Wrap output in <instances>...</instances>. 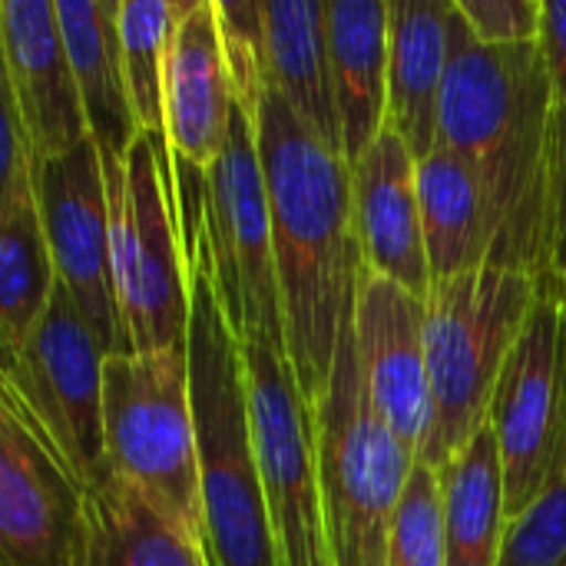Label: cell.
I'll use <instances>...</instances> for the list:
<instances>
[{
	"label": "cell",
	"mask_w": 566,
	"mask_h": 566,
	"mask_svg": "<svg viewBox=\"0 0 566 566\" xmlns=\"http://www.w3.org/2000/svg\"><path fill=\"white\" fill-rule=\"evenodd\" d=\"M438 143L451 146L484 189L494 265L527 272L541 285L560 206L557 99L541 40L484 46L454 7Z\"/></svg>",
	"instance_id": "obj_1"
},
{
	"label": "cell",
	"mask_w": 566,
	"mask_h": 566,
	"mask_svg": "<svg viewBox=\"0 0 566 566\" xmlns=\"http://www.w3.org/2000/svg\"><path fill=\"white\" fill-rule=\"evenodd\" d=\"M249 106L272 209L285 355L315 415L332 385L338 338L352 318L361 272L352 169L302 123L272 80Z\"/></svg>",
	"instance_id": "obj_2"
},
{
	"label": "cell",
	"mask_w": 566,
	"mask_h": 566,
	"mask_svg": "<svg viewBox=\"0 0 566 566\" xmlns=\"http://www.w3.org/2000/svg\"><path fill=\"white\" fill-rule=\"evenodd\" d=\"M186 352L209 560L212 566H279L252 434L242 342L229 328L212 282L199 265H192V322Z\"/></svg>",
	"instance_id": "obj_3"
},
{
	"label": "cell",
	"mask_w": 566,
	"mask_h": 566,
	"mask_svg": "<svg viewBox=\"0 0 566 566\" xmlns=\"http://www.w3.org/2000/svg\"><path fill=\"white\" fill-rule=\"evenodd\" d=\"M537 302V279L497 265L438 279L431 285V431L418 461L441 471L488 428L501 371Z\"/></svg>",
	"instance_id": "obj_4"
},
{
	"label": "cell",
	"mask_w": 566,
	"mask_h": 566,
	"mask_svg": "<svg viewBox=\"0 0 566 566\" xmlns=\"http://www.w3.org/2000/svg\"><path fill=\"white\" fill-rule=\"evenodd\" d=\"M103 159L113 232V289L126 352L186 348L192 265L186 259L172 156L139 136L126 159Z\"/></svg>",
	"instance_id": "obj_5"
},
{
	"label": "cell",
	"mask_w": 566,
	"mask_h": 566,
	"mask_svg": "<svg viewBox=\"0 0 566 566\" xmlns=\"http://www.w3.org/2000/svg\"><path fill=\"white\" fill-rule=\"evenodd\" d=\"M315 448L332 566H388L391 524L418 454L371 405L352 318L338 338L328 395L315 408Z\"/></svg>",
	"instance_id": "obj_6"
},
{
	"label": "cell",
	"mask_w": 566,
	"mask_h": 566,
	"mask_svg": "<svg viewBox=\"0 0 566 566\" xmlns=\"http://www.w3.org/2000/svg\"><path fill=\"white\" fill-rule=\"evenodd\" d=\"M109 474L206 544L189 352H113L103 365Z\"/></svg>",
	"instance_id": "obj_7"
},
{
	"label": "cell",
	"mask_w": 566,
	"mask_h": 566,
	"mask_svg": "<svg viewBox=\"0 0 566 566\" xmlns=\"http://www.w3.org/2000/svg\"><path fill=\"white\" fill-rule=\"evenodd\" d=\"M192 265L212 282L239 342H269L285 352L265 169L252 106L239 96L226 149L196 189Z\"/></svg>",
	"instance_id": "obj_8"
},
{
	"label": "cell",
	"mask_w": 566,
	"mask_h": 566,
	"mask_svg": "<svg viewBox=\"0 0 566 566\" xmlns=\"http://www.w3.org/2000/svg\"><path fill=\"white\" fill-rule=\"evenodd\" d=\"M106 348L56 282L53 302L27 348L3 358V395L23 411L46 448L96 491L109 478L103 431Z\"/></svg>",
	"instance_id": "obj_9"
},
{
	"label": "cell",
	"mask_w": 566,
	"mask_h": 566,
	"mask_svg": "<svg viewBox=\"0 0 566 566\" xmlns=\"http://www.w3.org/2000/svg\"><path fill=\"white\" fill-rule=\"evenodd\" d=\"M242 355L279 566H332L315 415L282 348L269 342H242Z\"/></svg>",
	"instance_id": "obj_10"
},
{
	"label": "cell",
	"mask_w": 566,
	"mask_h": 566,
	"mask_svg": "<svg viewBox=\"0 0 566 566\" xmlns=\"http://www.w3.org/2000/svg\"><path fill=\"white\" fill-rule=\"evenodd\" d=\"M488 424L501 448L511 524L566 464V322L547 298L501 371Z\"/></svg>",
	"instance_id": "obj_11"
},
{
	"label": "cell",
	"mask_w": 566,
	"mask_h": 566,
	"mask_svg": "<svg viewBox=\"0 0 566 566\" xmlns=\"http://www.w3.org/2000/svg\"><path fill=\"white\" fill-rule=\"evenodd\" d=\"M93 491L46 448L23 411L0 398V564L86 566Z\"/></svg>",
	"instance_id": "obj_12"
},
{
	"label": "cell",
	"mask_w": 566,
	"mask_h": 566,
	"mask_svg": "<svg viewBox=\"0 0 566 566\" xmlns=\"http://www.w3.org/2000/svg\"><path fill=\"white\" fill-rule=\"evenodd\" d=\"M36 212L60 285L103 342L123 348V325L113 289V232L103 182V159L93 139L36 163Z\"/></svg>",
	"instance_id": "obj_13"
},
{
	"label": "cell",
	"mask_w": 566,
	"mask_h": 566,
	"mask_svg": "<svg viewBox=\"0 0 566 566\" xmlns=\"http://www.w3.org/2000/svg\"><path fill=\"white\" fill-rule=\"evenodd\" d=\"M352 342L375 411L421 458L431 431L428 298L361 265Z\"/></svg>",
	"instance_id": "obj_14"
},
{
	"label": "cell",
	"mask_w": 566,
	"mask_h": 566,
	"mask_svg": "<svg viewBox=\"0 0 566 566\" xmlns=\"http://www.w3.org/2000/svg\"><path fill=\"white\" fill-rule=\"evenodd\" d=\"M232 106L235 86L216 0H192L176 30L166 70V139L176 176L182 245L196 209V186L226 149Z\"/></svg>",
	"instance_id": "obj_15"
},
{
	"label": "cell",
	"mask_w": 566,
	"mask_h": 566,
	"mask_svg": "<svg viewBox=\"0 0 566 566\" xmlns=\"http://www.w3.org/2000/svg\"><path fill=\"white\" fill-rule=\"evenodd\" d=\"M0 46L3 96L20 113L36 163L90 139L56 7L50 0H3Z\"/></svg>",
	"instance_id": "obj_16"
},
{
	"label": "cell",
	"mask_w": 566,
	"mask_h": 566,
	"mask_svg": "<svg viewBox=\"0 0 566 566\" xmlns=\"http://www.w3.org/2000/svg\"><path fill=\"white\" fill-rule=\"evenodd\" d=\"M348 169L361 265L428 298L434 275L424 242L418 159L398 133L385 129Z\"/></svg>",
	"instance_id": "obj_17"
},
{
	"label": "cell",
	"mask_w": 566,
	"mask_h": 566,
	"mask_svg": "<svg viewBox=\"0 0 566 566\" xmlns=\"http://www.w3.org/2000/svg\"><path fill=\"white\" fill-rule=\"evenodd\" d=\"M454 0L388 3V129L421 163L438 146Z\"/></svg>",
	"instance_id": "obj_18"
},
{
	"label": "cell",
	"mask_w": 566,
	"mask_h": 566,
	"mask_svg": "<svg viewBox=\"0 0 566 566\" xmlns=\"http://www.w3.org/2000/svg\"><path fill=\"white\" fill-rule=\"evenodd\" d=\"M119 3L123 0H53L90 139L106 159H126L143 136L123 66Z\"/></svg>",
	"instance_id": "obj_19"
},
{
	"label": "cell",
	"mask_w": 566,
	"mask_h": 566,
	"mask_svg": "<svg viewBox=\"0 0 566 566\" xmlns=\"http://www.w3.org/2000/svg\"><path fill=\"white\" fill-rule=\"evenodd\" d=\"M328 53L345 163L388 129V3L328 0Z\"/></svg>",
	"instance_id": "obj_20"
},
{
	"label": "cell",
	"mask_w": 566,
	"mask_h": 566,
	"mask_svg": "<svg viewBox=\"0 0 566 566\" xmlns=\"http://www.w3.org/2000/svg\"><path fill=\"white\" fill-rule=\"evenodd\" d=\"M262 23L272 86L289 99L302 123L345 159L328 53V0L262 3Z\"/></svg>",
	"instance_id": "obj_21"
},
{
	"label": "cell",
	"mask_w": 566,
	"mask_h": 566,
	"mask_svg": "<svg viewBox=\"0 0 566 566\" xmlns=\"http://www.w3.org/2000/svg\"><path fill=\"white\" fill-rule=\"evenodd\" d=\"M418 196L434 282L494 265V222L484 189L451 146L438 143L418 163Z\"/></svg>",
	"instance_id": "obj_22"
},
{
	"label": "cell",
	"mask_w": 566,
	"mask_h": 566,
	"mask_svg": "<svg viewBox=\"0 0 566 566\" xmlns=\"http://www.w3.org/2000/svg\"><path fill=\"white\" fill-rule=\"evenodd\" d=\"M448 566H501L507 537L504 464L491 424L438 471Z\"/></svg>",
	"instance_id": "obj_23"
},
{
	"label": "cell",
	"mask_w": 566,
	"mask_h": 566,
	"mask_svg": "<svg viewBox=\"0 0 566 566\" xmlns=\"http://www.w3.org/2000/svg\"><path fill=\"white\" fill-rule=\"evenodd\" d=\"M86 566H212L199 537L163 517L133 484L109 474L93 491V551Z\"/></svg>",
	"instance_id": "obj_24"
},
{
	"label": "cell",
	"mask_w": 566,
	"mask_h": 566,
	"mask_svg": "<svg viewBox=\"0 0 566 566\" xmlns=\"http://www.w3.org/2000/svg\"><path fill=\"white\" fill-rule=\"evenodd\" d=\"M53 255L40 226L36 196L0 206V348L13 358L27 348L56 292Z\"/></svg>",
	"instance_id": "obj_25"
},
{
	"label": "cell",
	"mask_w": 566,
	"mask_h": 566,
	"mask_svg": "<svg viewBox=\"0 0 566 566\" xmlns=\"http://www.w3.org/2000/svg\"><path fill=\"white\" fill-rule=\"evenodd\" d=\"M192 0H123L119 3V46L126 83L133 96V109L139 129L163 143L166 139V70L169 50L182 17L189 13Z\"/></svg>",
	"instance_id": "obj_26"
},
{
	"label": "cell",
	"mask_w": 566,
	"mask_h": 566,
	"mask_svg": "<svg viewBox=\"0 0 566 566\" xmlns=\"http://www.w3.org/2000/svg\"><path fill=\"white\" fill-rule=\"evenodd\" d=\"M388 566H448L441 478L424 461L415 464L398 504L388 541Z\"/></svg>",
	"instance_id": "obj_27"
},
{
	"label": "cell",
	"mask_w": 566,
	"mask_h": 566,
	"mask_svg": "<svg viewBox=\"0 0 566 566\" xmlns=\"http://www.w3.org/2000/svg\"><path fill=\"white\" fill-rule=\"evenodd\" d=\"M501 566H566V464L541 497L507 524Z\"/></svg>",
	"instance_id": "obj_28"
},
{
	"label": "cell",
	"mask_w": 566,
	"mask_h": 566,
	"mask_svg": "<svg viewBox=\"0 0 566 566\" xmlns=\"http://www.w3.org/2000/svg\"><path fill=\"white\" fill-rule=\"evenodd\" d=\"M454 7L484 46H521L541 40L544 0H454Z\"/></svg>",
	"instance_id": "obj_29"
},
{
	"label": "cell",
	"mask_w": 566,
	"mask_h": 566,
	"mask_svg": "<svg viewBox=\"0 0 566 566\" xmlns=\"http://www.w3.org/2000/svg\"><path fill=\"white\" fill-rule=\"evenodd\" d=\"M541 46L547 56L554 99H557V123L566 129V3L544 0V27H541Z\"/></svg>",
	"instance_id": "obj_30"
},
{
	"label": "cell",
	"mask_w": 566,
	"mask_h": 566,
	"mask_svg": "<svg viewBox=\"0 0 566 566\" xmlns=\"http://www.w3.org/2000/svg\"><path fill=\"white\" fill-rule=\"evenodd\" d=\"M560 129V126H557ZM541 298H547L566 322V133H560V206L547 275L541 279Z\"/></svg>",
	"instance_id": "obj_31"
}]
</instances>
